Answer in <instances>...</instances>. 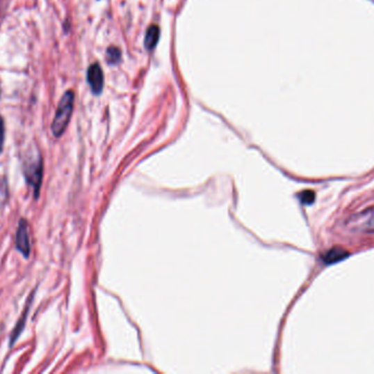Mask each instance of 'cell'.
<instances>
[{"label": "cell", "instance_id": "6da1fadb", "mask_svg": "<svg viewBox=\"0 0 374 374\" xmlns=\"http://www.w3.org/2000/svg\"><path fill=\"white\" fill-rule=\"evenodd\" d=\"M74 93L72 91H67L59 100L54 120L51 124V133L57 139L63 137L70 124L74 112Z\"/></svg>", "mask_w": 374, "mask_h": 374}, {"label": "cell", "instance_id": "7a4b0ae2", "mask_svg": "<svg viewBox=\"0 0 374 374\" xmlns=\"http://www.w3.org/2000/svg\"><path fill=\"white\" fill-rule=\"evenodd\" d=\"M22 169H24V175L26 177V182L30 186L33 187L34 196L38 199L40 189H41L42 179H43L44 165L41 154L36 152L26 156L24 165H22Z\"/></svg>", "mask_w": 374, "mask_h": 374}, {"label": "cell", "instance_id": "3957f363", "mask_svg": "<svg viewBox=\"0 0 374 374\" xmlns=\"http://www.w3.org/2000/svg\"><path fill=\"white\" fill-rule=\"evenodd\" d=\"M87 83L91 88L93 95L99 96L104 87V74L98 63L90 65L87 70Z\"/></svg>", "mask_w": 374, "mask_h": 374}, {"label": "cell", "instance_id": "277c9868", "mask_svg": "<svg viewBox=\"0 0 374 374\" xmlns=\"http://www.w3.org/2000/svg\"><path fill=\"white\" fill-rule=\"evenodd\" d=\"M16 247L24 258H29L31 246H30V236H29L28 222L26 219L19 221L18 230L16 234Z\"/></svg>", "mask_w": 374, "mask_h": 374}, {"label": "cell", "instance_id": "5b68a950", "mask_svg": "<svg viewBox=\"0 0 374 374\" xmlns=\"http://www.w3.org/2000/svg\"><path fill=\"white\" fill-rule=\"evenodd\" d=\"M350 225L364 232H374V210H366L352 217Z\"/></svg>", "mask_w": 374, "mask_h": 374}, {"label": "cell", "instance_id": "8992f818", "mask_svg": "<svg viewBox=\"0 0 374 374\" xmlns=\"http://www.w3.org/2000/svg\"><path fill=\"white\" fill-rule=\"evenodd\" d=\"M33 295H31V297H29L28 303H26V310H24V314H22V316H21L19 322H17V326L15 327V329H13V334H11L10 346H13L15 341L18 339L19 336H20V334L22 333V331H24V325H26V318H28L29 311H30V309H31L32 299H33Z\"/></svg>", "mask_w": 374, "mask_h": 374}, {"label": "cell", "instance_id": "52a82bcc", "mask_svg": "<svg viewBox=\"0 0 374 374\" xmlns=\"http://www.w3.org/2000/svg\"><path fill=\"white\" fill-rule=\"evenodd\" d=\"M160 39V29L156 24L149 26L145 38V47L147 49H154Z\"/></svg>", "mask_w": 374, "mask_h": 374}, {"label": "cell", "instance_id": "ba28073f", "mask_svg": "<svg viewBox=\"0 0 374 374\" xmlns=\"http://www.w3.org/2000/svg\"><path fill=\"white\" fill-rule=\"evenodd\" d=\"M348 256L345 249H341V248H332L325 255L323 256V260L326 263H335L337 261L343 260V258H346Z\"/></svg>", "mask_w": 374, "mask_h": 374}, {"label": "cell", "instance_id": "9c48e42d", "mask_svg": "<svg viewBox=\"0 0 374 374\" xmlns=\"http://www.w3.org/2000/svg\"><path fill=\"white\" fill-rule=\"evenodd\" d=\"M121 49L116 47H108V51H106V61H108V64H117L121 61Z\"/></svg>", "mask_w": 374, "mask_h": 374}, {"label": "cell", "instance_id": "30bf717a", "mask_svg": "<svg viewBox=\"0 0 374 374\" xmlns=\"http://www.w3.org/2000/svg\"><path fill=\"white\" fill-rule=\"evenodd\" d=\"M6 127L5 121L3 116H0V154L3 152V144H5Z\"/></svg>", "mask_w": 374, "mask_h": 374}, {"label": "cell", "instance_id": "8fae6325", "mask_svg": "<svg viewBox=\"0 0 374 374\" xmlns=\"http://www.w3.org/2000/svg\"><path fill=\"white\" fill-rule=\"evenodd\" d=\"M314 199H316V194L313 192H305L301 194V201L304 204L313 203Z\"/></svg>", "mask_w": 374, "mask_h": 374}, {"label": "cell", "instance_id": "7c38bea8", "mask_svg": "<svg viewBox=\"0 0 374 374\" xmlns=\"http://www.w3.org/2000/svg\"><path fill=\"white\" fill-rule=\"evenodd\" d=\"M0 98H1V87H0Z\"/></svg>", "mask_w": 374, "mask_h": 374}]
</instances>
